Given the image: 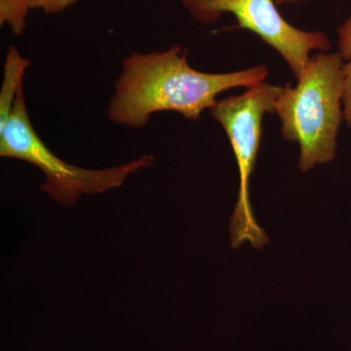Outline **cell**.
<instances>
[{"mask_svg":"<svg viewBox=\"0 0 351 351\" xmlns=\"http://www.w3.org/2000/svg\"><path fill=\"white\" fill-rule=\"evenodd\" d=\"M267 75L263 64L226 73L196 71L179 45L163 52L133 53L122 63L108 117L115 124L131 128L147 125L152 114L159 112H179L197 120L204 110L215 107L219 94L256 86L265 82Z\"/></svg>","mask_w":351,"mask_h":351,"instance_id":"cell-1","label":"cell"},{"mask_svg":"<svg viewBox=\"0 0 351 351\" xmlns=\"http://www.w3.org/2000/svg\"><path fill=\"white\" fill-rule=\"evenodd\" d=\"M29 10L41 9L46 14H59L75 4L78 0H25Z\"/></svg>","mask_w":351,"mask_h":351,"instance_id":"cell-8","label":"cell"},{"mask_svg":"<svg viewBox=\"0 0 351 351\" xmlns=\"http://www.w3.org/2000/svg\"><path fill=\"white\" fill-rule=\"evenodd\" d=\"M29 11L25 0H0V24L8 25L13 34L20 36L27 27Z\"/></svg>","mask_w":351,"mask_h":351,"instance_id":"cell-7","label":"cell"},{"mask_svg":"<svg viewBox=\"0 0 351 351\" xmlns=\"http://www.w3.org/2000/svg\"><path fill=\"white\" fill-rule=\"evenodd\" d=\"M346 61L339 53L311 58L297 84L283 86L276 112L284 138L299 144L302 172L334 160L343 112Z\"/></svg>","mask_w":351,"mask_h":351,"instance_id":"cell-2","label":"cell"},{"mask_svg":"<svg viewBox=\"0 0 351 351\" xmlns=\"http://www.w3.org/2000/svg\"><path fill=\"white\" fill-rule=\"evenodd\" d=\"M339 54L346 62L351 60V15L339 27L338 31Z\"/></svg>","mask_w":351,"mask_h":351,"instance_id":"cell-9","label":"cell"},{"mask_svg":"<svg viewBox=\"0 0 351 351\" xmlns=\"http://www.w3.org/2000/svg\"><path fill=\"white\" fill-rule=\"evenodd\" d=\"M29 64L31 62L23 57L17 48L10 47L6 55L3 82L0 90V129L3 128L10 117Z\"/></svg>","mask_w":351,"mask_h":351,"instance_id":"cell-6","label":"cell"},{"mask_svg":"<svg viewBox=\"0 0 351 351\" xmlns=\"http://www.w3.org/2000/svg\"><path fill=\"white\" fill-rule=\"evenodd\" d=\"M343 119L351 128V60L346 62L343 92Z\"/></svg>","mask_w":351,"mask_h":351,"instance_id":"cell-10","label":"cell"},{"mask_svg":"<svg viewBox=\"0 0 351 351\" xmlns=\"http://www.w3.org/2000/svg\"><path fill=\"white\" fill-rule=\"evenodd\" d=\"M307 1V0H276L277 5H285V4L298 3V2Z\"/></svg>","mask_w":351,"mask_h":351,"instance_id":"cell-11","label":"cell"},{"mask_svg":"<svg viewBox=\"0 0 351 351\" xmlns=\"http://www.w3.org/2000/svg\"><path fill=\"white\" fill-rule=\"evenodd\" d=\"M0 156L34 164L45 175L41 191L56 202L73 206L83 195H98L119 188L127 178L138 170L151 167L152 156H141L131 162L89 170L64 162L44 144L32 126L23 88L16 99L10 117L0 129Z\"/></svg>","mask_w":351,"mask_h":351,"instance_id":"cell-3","label":"cell"},{"mask_svg":"<svg viewBox=\"0 0 351 351\" xmlns=\"http://www.w3.org/2000/svg\"><path fill=\"white\" fill-rule=\"evenodd\" d=\"M283 86L263 82L248 88L239 96L217 101L210 110L214 119L225 129L239 171V199L230 219V246L239 248L249 242L255 249L269 243V237L258 226L252 211L249 182L256 168L265 113L276 112L277 98Z\"/></svg>","mask_w":351,"mask_h":351,"instance_id":"cell-4","label":"cell"},{"mask_svg":"<svg viewBox=\"0 0 351 351\" xmlns=\"http://www.w3.org/2000/svg\"><path fill=\"white\" fill-rule=\"evenodd\" d=\"M182 5L198 23L211 25L223 15L232 14L240 29L254 32L282 56L298 78L311 52H327L329 38L322 32L298 29L286 21L276 0H181Z\"/></svg>","mask_w":351,"mask_h":351,"instance_id":"cell-5","label":"cell"}]
</instances>
